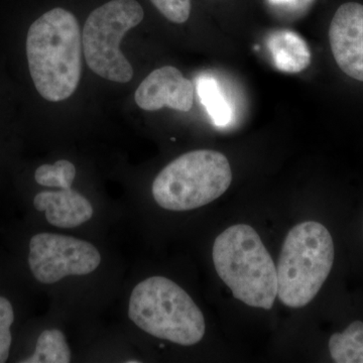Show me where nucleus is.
Here are the masks:
<instances>
[{
	"mask_svg": "<svg viewBox=\"0 0 363 363\" xmlns=\"http://www.w3.org/2000/svg\"><path fill=\"white\" fill-rule=\"evenodd\" d=\"M82 52L77 18L66 9H52L30 26L26 57L40 96L59 102L74 94L80 83Z\"/></svg>",
	"mask_w": 363,
	"mask_h": 363,
	"instance_id": "obj_1",
	"label": "nucleus"
},
{
	"mask_svg": "<svg viewBox=\"0 0 363 363\" xmlns=\"http://www.w3.org/2000/svg\"><path fill=\"white\" fill-rule=\"evenodd\" d=\"M212 257L234 298L250 307L272 309L278 297L277 267L252 226L236 224L219 234Z\"/></svg>",
	"mask_w": 363,
	"mask_h": 363,
	"instance_id": "obj_2",
	"label": "nucleus"
},
{
	"mask_svg": "<svg viewBox=\"0 0 363 363\" xmlns=\"http://www.w3.org/2000/svg\"><path fill=\"white\" fill-rule=\"evenodd\" d=\"M130 319L154 337L195 345L204 337L205 319L192 298L172 279L152 277L133 289Z\"/></svg>",
	"mask_w": 363,
	"mask_h": 363,
	"instance_id": "obj_3",
	"label": "nucleus"
},
{
	"mask_svg": "<svg viewBox=\"0 0 363 363\" xmlns=\"http://www.w3.org/2000/svg\"><path fill=\"white\" fill-rule=\"evenodd\" d=\"M333 262V240L326 227L316 221L294 226L277 267L279 301L290 308L309 304L328 278Z\"/></svg>",
	"mask_w": 363,
	"mask_h": 363,
	"instance_id": "obj_4",
	"label": "nucleus"
},
{
	"mask_svg": "<svg viewBox=\"0 0 363 363\" xmlns=\"http://www.w3.org/2000/svg\"><path fill=\"white\" fill-rule=\"evenodd\" d=\"M233 182L228 160L221 152L197 150L182 155L160 172L152 183L159 206L189 211L213 202Z\"/></svg>",
	"mask_w": 363,
	"mask_h": 363,
	"instance_id": "obj_5",
	"label": "nucleus"
},
{
	"mask_svg": "<svg viewBox=\"0 0 363 363\" xmlns=\"http://www.w3.org/2000/svg\"><path fill=\"white\" fill-rule=\"evenodd\" d=\"M143 18L136 0H111L94 9L82 32L83 52L91 70L112 82H130L135 72L121 51V42Z\"/></svg>",
	"mask_w": 363,
	"mask_h": 363,
	"instance_id": "obj_6",
	"label": "nucleus"
},
{
	"mask_svg": "<svg viewBox=\"0 0 363 363\" xmlns=\"http://www.w3.org/2000/svg\"><path fill=\"white\" fill-rule=\"evenodd\" d=\"M101 255L88 241L55 233H39L30 242L28 264L37 281L52 285L69 276L96 271Z\"/></svg>",
	"mask_w": 363,
	"mask_h": 363,
	"instance_id": "obj_7",
	"label": "nucleus"
},
{
	"mask_svg": "<svg viewBox=\"0 0 363 363\" xmlns=\"http://www.w3.org/2000/svg\"><path fill=\"white\" fill-rule=\"evenodd\" d=\"M331 51L339 68L363 82V6L347 2L339 7L329 28Z\"/></svg>",
	"mask_w": 363,
	"mask_h": 363,
	"instance_id": "obj_8",
	"label": "nucleus"
},
{
	"mask_svg": "<svg viewBox=\"0 0 363 363\" xmlns=\"http://www.w3.org/2000/svg\"><path fill=\"white\" fill-rule=\"evenodd\" d=\"M135 102L145 111H157L167 106L187 112L194 104V84L175 67H162L138 86Z\"/></svg>",
	"mask_w": 363,
	"mask_h": 363,
	"instance_id": "obj_9",
	"label": "nucleus"
},
{
	"mask_svg": "<svg viewBox=\"0 0 363 363\" xmlns=\"http://www.w3.org/2000/svg\"><path fill=\"white\" fill-rule=\"evenodd\" d=\"M33 206L45 212V218L59 228H75L92 218L93 207L84 196L73 189L44 191L35 195Z\"/></svg>",
	"mask_w": 363,
	"mask_h": 363,
	"instance_id": "obj_10",
	"label": "nucleus"
},
{
	"mask_svg": "<svg viewBox=\"0 0 363 363\" xmlns=\"http://www.w3.org/2000/svg\"><path fill=\"white\" fill-rule=\"evenodd\" d=\"M274 65L286 73H300L311 63V52L307 43L291 30H276L267 40Z\"/></svg>",
	"mask_w": 363,
	"mask_h": 363,
	"instance_id": "obj_11",
	"label": "nucleus"
},
{
	"mask_svg": "<svg viewBox=\"0 0 363 363\" xmlns=\"http://www.w3.org/2000/svg\"><path fill=\"white\" fill-rule=\"evenodd\" d=\"M329 350L334 362L363 363V322L354 321L342 333H334Z\"/></svg>",
	"mask_w": 363,
	"mask_h": 363,
	"instance_id": "obj_12",
	"label": "nucleus"
},
{
	"mask_svg": "<svg viewBox=\"0 0 363 363\" xmlns=\"http://www.w3.org/2000/svg\"><path fill=\"white\" fill-rule=\"evenodd\" d=\"M70 362L71 350L63 332L58 329H49L40 333L32 357L21 362L69 363Z\"/></svg>",
	"mask_w": 363,
	"mask_h": 363,
	"instance_id": "obj_13",
	"label": "nucleus"
},
{
	"mask_svg": "<svg viewBox=\"0 0 363 363\" xmlns=\"http://www.w3.org/2000/svg\"><path fill=\"white\" fill-rule=\"evenodd\" d=\"M198 93L208 113L216 125L224 126L233 119V108L224 97L218 83L213 77L204 76L198 80Z\"/></svg>",
	"mask_w": 363,
	"mask_h": 363,
	"instance_id": "obj_14",
	"label": "nucleus"
},
{
	"mask_svg": "<svg viewBox=\"0 0 363 363\" xmlns=\"http://www.w3.org/2000/svg\"><path fill=\"white\" fill-rule=\"evenodd\" d=\"M75 177V166L66 160H60L54 164H43L35 173V180L39 185L59 189H70Z\"/></svg>",
	"mask_w": 363,
	"mask_h": 363,
	"instance_id": "obj_15",
	"label": "nucleus"
},
{
	"mask_svg": "<svg viewBox=\"0 0 363 363\" xmlns=\"http://www.w3.org/2000/svg\"><path fill=\"white\" fill-rule=\"evenodd\" d=\"M14 321L13 308L7 298L0 297V363L7 362L13 336L11 327Z\"/></svg>",
	"mask_w": 363,
	"mask_h": 363,
	"instance_id": "obj_16",
	"label": "nucleus"
},
{
	"mask_svg": "<svg viewBox=\"0 0 363 363\" xmlns=\"http://www.w3.org/2000/svg\"><path fill=\"white\" fill-rule=\"evenodd\" d=\"M160 11L174 23H184L191 13V0H150Z\"/></svg>",
	"mask_w": 363,
	"mask_h": 363,
	"instance_id": "obj_17",
	"label": "nucleus"
},
{
	"mask_svg": "<svg viewBox=\"0 0 363 363\" xmlns=\"http://www.w3.org/2000/svg\"><path fill=\"white\" fill-rule=\"evenodd\" d=\"M314 0H267L269 4L286 13L298 14L307 11Z\"/></svg>",
	"mask_w": 363,
	"mask_h": 363,
	"instance_id": "obj_18",
	"label": "nucleus"
}]
</instances>
